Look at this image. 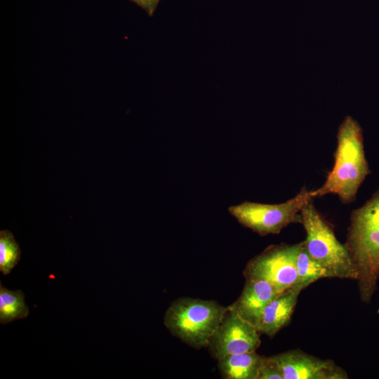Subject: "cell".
Returning a JSON list of instances; mask_svg holds the SVG:
<instances>
[{
  "mask_svg": "<svg viewBox=\"0 0 379 379\" xmlns=\"http://www.w3.org/2000/svg\"><path fill=\"white\" fill-rule=\"evenodd\" d=\"M344 245L357 273L360 299L368 304L379 279V188L352 211Z\"/></svg>",
  "mask_w": 379,
  "mask_h": 379,
  "instance_id": "cell-1",
  "label": "cell"
},
{
  "mask_svg": "<svg viewBox=\"0 0 379 379\" xmlns=\"http://www.w3.org/2000/svg\"><path fill=\"white\" fill-rule=\"evenodd\" d=\"M337 140L333 167L324 183L310 191V195L314 198L335 194L347 204L354 201L360 185L371 171L365 156L362 128L357 120L345 117L338 127Z\"/></svg>",
  "mask_w": 379,
  "mask_h": 379,
  "instance_id": "cell-2",
  "label": "cell"
},
{
  "mask_svg": "<svg viewBox=\"0 0 379 379\" xmlns=\"http://www.w3.org/2000/svg\"><path fill=\"white\" fill-rule=\"evenodd\" d=\"M227 307L212 300L181 297L166 310L164 324L173 336L190 347H207Z\"/></svg>",
  "mask_w": 379,
  "mask_h": 379,
  "instance_id": "cell-3",
  "label": "cell"
},
{
  "mask_svg": "<svg viewBox=\"0 0 379 379\" xmlns=\"http://www.w3.org/2000/svg\"><path fill=\"white\" fill-rule=\"evenodd\" d=\"M306 232L304 241L310 256L328 272L330 277L357 279V273L344 244L335 237L331 225L309 199L300 211Z\"/></svg>",
  "mask_w": 379,
  "mask_h": 379,
  "instance_id": "cell-4",
  "label": "cell"
},
{
  "mask_svg": "<svg viewBox=\"0 0 379 379\" xmlns=\"http://www.w3.org/2000/svg\"><path fill=\"white\" fill-rule=\"evenodd\" d=\"M310 199L305 187L292 199L282 204H265L244 201L228 208L243 226L260 236L279 234L291 223H301L300 211Z\"/></svg>",
  "mask_w": 379,
  "mask_h": 379,
  "instance_id": "cell-5",
  "label": "cell"
},
{
  "mask_svg": "<svg viewBox=\"0 0 379 379\" xmlns=\"http://www.w3.org/2000/svg\"><path fill=\"white\" fill-rule=\"evenodd\" d=\"M301 242L271 245L251 258L243 272L245 279L270 282L279 292L295 287L298 280L296 258Z\"/></svg>",
  "mask_w": 379,
  "mask_h": 379,
  "instance_id": "cell-6",
  "label": "cell"
},
{
  "mask_svg": "<svg viewBox=\"0 0 379 379\" xmlns=\"http://www.w3.org/2000/svg\"><path fill=\"white\" fill-rule=\"evenodd\" d=\"M256 327L242 319L228 306L223 318L211 336L207 348L217 361L224 357L255 352L260 345Z\"/></svg>",
  "mask_w": 379,
  "mask_h": 379,
  "instance_id": "cell-7",
  "label": "cell"
},
{
  "mask_svg": "<svg viewBox=\"0 0 379 379\" xmlns=\"http://www.w3.org/2000/svg\"><path fill=\"white\" fill-rule=\"evenodd\" d=\"M280 367L284 379H347L346 371L333 361L323 359L299 349L271 356Z\"/></svg>",
  "mask_w": 379,
  "mask_h": 379,
  "instance_id": "cell-8",
  "label": "cell"
},
{
  "mask_svg": "<svg viewBox=\"0 0 379 379\" xmlns=\"http://www.w3.org/2000/svg\"><path fill=\"white\" fill-rule=\"evenodd\" d=\"M279 293L267 281L246 279L241 295L230 307L242 319L255 326L265 307Z\"/></svg>",
  "mask_w": 379,
  "mask_h": 379,
  "instance_id": "cell-9",
  "label": "cell"
},
{
  "mask_svg": "<svg viewBox=\"0 0 379 379\" xmlns=\"http://www.w3.org/2000/svg\"><path fill=\"white\" fill-rule=\"evenodd\" d=\"M301 291L293 288L280 293L263 310L255 327L260 334L274 337L290 321Z\"/></svg>",
  "mask_w": 379,
  "mask_h": 379,
  "instance_id": "cell-10",
  "label": "cell"
},
{
  "mask_svg": "<svg viewBox=\"0 0 379 379\" xmlns=\"http://www.w3.org/2000/svg\"><path fill=\"white\" fill-rule=\"evenodd\" d=\"M262 357L256 351L228 355L218 360V368L225 379H258Z\"/></svg>",
  "mask_w": 379,
  "mask_h": 379,
  "instance_id": "cell-11",
  "label": "cell"
},
{
  "mask_svg": "<svg viewBox=\"0 0 379 379\" xmlns=\"http://www.w3.org/2000/svg\"><path fill=\"white\" fill-rule=\"evenodd\" d=\"M296 269L298 280L294 288L301 291L319 279L330 277L326 270L310 256L304 241L296 258Z\"/></svg>",
  "mask_w": 379,
  "mask_h": 379,
  "instance_id": "cell-12",
  "label": "cell"
},
{
  "mask_svg": "<svg viewBox=\"0 0 379 379\" xmlns=\"http://www.w3.org/2000/svg\"><path fill=\"white\" fill-rule=\"evenodd\" d=\"M29 308L22 291H10L0 283V323L6 324L27 317Z\"/></svg>",
  "mask_w": 379,
  "mask_h": 379,
  "instance_id": "cell-13",
  "label": "cell"
},
{
  "mask_svg": "<svg viewBox=\"0 0 379 379\" xmlns=\"http://www.w3.org/2000/svg\"><path fill=\"white\" fill-rule=\"evenodd\" d=\"M20 249L13 234L8 230L0 231V271L8 274L20 260Z\"/></svg>",
  "mask_w": 379,
  "mask_h": 379,
  "instance_id": "cell-14",
  "label": "cell"
},
{
  "mask_svg": "<svg viewBox=\"0 0 379 379\" xmlns=\"http://www.w3.org/2000/svg\"><path fill=\"white\" fill-rule=\"evenodd\" d=\"M258 379H284L280 367L272 357H262Z\"/></svg>",
  "mask_w": 379,
  "mask_h": 379,
  "instance_id": "cell-15",
  "label": "cell"
},
{
  "mask_svg": "<svg viewBox=\"0 0 379 379\" xmlns=\"http://www.w3.org/2000/svg\"><path fill=\"white\" fill-rule=\"evenodd\" d=\"M144 8L149 15H152L158 4L159 0H131Z\"/></svg>",
  "mask_w": 379,
  "mask_h": 379,
  "instance_id": "cell-16",
  "label": "cell"
},
{
  "mask_svg": "<svg viewBox=\"0 0 379 379\" xmlns=\"http://www.w3.org/2000/svg\"><path fill=\"white\" fill-rule=\"evenodd\" d=\"M377 313L379 314V306H378V310H377Z\"/></svg>",
  "mask_w": 379,
  "mask_h": 379,
  "instance_id": "cell-17",
  "label": "cell"
}]
</instances>
